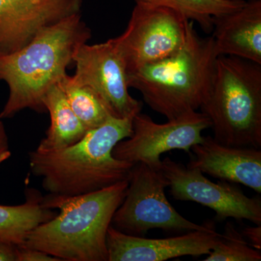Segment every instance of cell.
<instances>
[{"label": "cell", "instance_id": "1", "mask_svg": "<svg viewBox=\"0 0 261 261\" xmlns=\"http://www.w3.org/2000/svg\"><path fill=\"white\" fill-rule=\"evenodd\" d=\"M133 118L111 117L64 148L36 149L29 154L31 172L42 178L49 195L65 197L85 195L128 181L135 164L116 159L113 149L132 135Z\"/></svg>", "mask_w": 261, "mask_h": 261}, {"label": "cell", "instance_id": "2", "mask_svg": "<svg viewBox=\"0 0 261 261\" xmlns=\"http://www.w3.org/2000/svg\"><path fill=\"white\" fill-rule=\"evenodd\" d=\"M128 186L126 180L85 195L43 197L44 207L59 214L33 229L23 247L61 260L108 261V228Z\"/></svg>", "mask_w": 261, "mask_h": 261}, {"label": "cell", "instance_id": "3", "mask_svg": "<svg viewBox=\"0 0 261 261\" xmlns=\"http://www.w3.org/2000/svg\"><path fill=\"white\" fill-rule=\"evenodd\" d=\"M91 37L80 13L42 29L21 49L0 54V81L10 94L0 118H11L27 108L45 111L47 91L66 75L75 51Z\"/></svg>", "mask_w": 261, "mask_h": 261}, {"label": "cell", "instance_id": "4", "mask_svg": "<svg viewBox=\"0 0 261 261\" xmlns=\"http://www.w3.org/2000/svg\"><path fill=\"white\" fill-rule=\"evenodd\" d=\"M217 53L213 37H202L189 20L187 38L176 53L128 73V87L138 90L155 112L168 120L200 109L210 92Z\"/></svg>", "mask_w": 261, "mask_h": 261}, {"label": "cell", "instance_id": "5", "mask_svg": "<svg viewBox=\"0 0 261 261\" xmlns=\"http://www.w3.org/2000/svg\"><path fill=\"white\" fill-rule=\"evenodd\" d=\"M200 109L210 119L215 140L260 148L261 65L218 57L210 92Z\"/></svg>", "mask_w": 261, "mask_h": 261}, {"label": "cell", "instance_id": "6", "mask_svg": "<svg viewBox=\"0 0 261 261\" xmlns=\"http://www.w3.org/2000/svg\"><path fill=\"white\" fill-rule=\"evenodd\" d=\"M168 181L162 170L145 163L134 165L126 195L117 209L111 225L118 231L143 237L154 228L167 231H209L213 223L199 225L178 214L166 195Z\"/></svg>", "mask_w": 261, "mask_h": 261}, {"label": "cell", "instance_id": "7", "mask_svg": "<svg viewBox=\"0 0 261 261\" xmlns=\"http://www.w3.org/2000/svg\"><path fill=\"white\" fill-rule=\"evenodd\" d=\"M188 22L171 8L136 4L126 30L113 39L127 73L177 51L186 40Z\"/></svg>", "mask_w": 261, "mask_h": 261}, {"label": "cell", "instance_id": "8", "mask_svg": "<svg viewBox=\"0 0 261 261\" xmlns=\"http://www.w3.org/2000/svg\"><path fill=\"white\" fill-rule=\"evenodd\" d=\"M209 128L210 119L202 112L192 111L164 123H156L151 117L140 112L133 118L132 135L115 146L113 155L133 164L145 163L160 170L161 154L181 149L191 156V147L202 142V132Z\"/></svg>", "mask_w": 261, "mask_h": 261}, {"label": "cell", "instance_id": "9", "mask_svg": "<svg viewBox=\"0 0 261 261\" xmlns=\"http://www.w3.org/2000/svg\"><path fill=\"white\" fill-rule=\"evenodd\" d=\"M161 169L169 183L170 193L176 200L191 201L209 207L219 221L231 218L261 225L260 197H247L229 181H211L198 169L187 167L169 157L162 161Z\"/></svg>", "mask_w": 261, "mask_h": 261}, {"label": "cell", "instance_id": "10", "mask_svg": "<svg viewBox=\"0 0 261 261\" xmlns=\"http://www.w3.org/2000/svg\"><path fill=\"white\" fill-rule=\"evenodd\" d=\"M73 63V80L94 89L114 116L128 118L141 112L142 103L128 92L126 65L113 39L92 45L84 43L75 51Z\"/></svg>", "mask_w": 261, "mask_h": 261}, {"label": "cell", "instance_id": "11", "mask_svg": "<svg viewBox=\"0 0 261 261\" xmlns=\"http://www.w3.org/2000/svg\"><path fill=\"white\" fill-rule=\"evenodd\" d=\"M82 0H0V54L23 47L42 29L80 13Z\"/></svg>", "mask_w": 261, "mask_h": 261}, {"label": "cell", "instance_id": "12", "mask_svg": "<svg viewBox=\"0 0 261 261\" xmlns=\"http://www.w3.org/2000/svg\"><path fill=\"white\" fill-rule=\"evenodd\" d=\"M221 236L215 228L173 238L147 239L121 232L111 225L107 233L108 261H163L208 255Z\"/></svg>", "mask_w": 261, "mask_h": 261}, {"label": "cell", "instance_id": "13", "mask_svg": "<svg viewBox=\"0 0 261 261\" xmlns=\"http://www.w3.org/2000/svg\"><path fill=\"white\" fill-rule=\"evenodd\" d=\"M191 152L187 167L261 193L260 148L225 145L207 136L192 146Z\"/></svg>", "mask_w": 261, "mask_h": 261}, {"label": "cell", "instance_id": "14", "mask_svg": "<svg viewBox=\"0 0 261 261\" xmlns=\"http://www.w3.org/2000/svg\"><path fill=\"white\" fill-rule=\"evenodd\" d=\"M218 56H233L261 65V0H249L240 9L214 18Z\"/></svg>", "mask_w": 261, "mask_h": 261}, {"label": "cell", "instance_id": "15", "mask_svg": "<svg viewBox=\"0 0 261 261\" xmlns=\"http://www.w3.org/2000/svg\"><path fill=\"white\" fill-rule=\"evenodd\" d=\"M43 103L50 114L51 124L37 149L64 148L78 142L88 132L73 112L58 84L47 91Z\"/></svg>", "mask_w": 261, "mask_h": 261}, {"label": "cell", "instance_id": "16", "mask_svg": "<svg viewBox=\"0 0 261 261\" xmlns=\"http://www.w3.org/2000/svg\"><path fill=\"white\" fill-rule=\"evenodd\" d=\"M42 199L37 192L30 191L21 205H0V242L23 247L33 229L56 216L44 207Z\"/></svg>", "mask_w": 261, "mask_h": 261}, {"label": "cell", "instance_id": "17", "mask_svg": "<svg viewBox=\"0 0 261 261\" xmlns=\"http://www.w3.org/2000/svg\"><path fill=\"white\" fill-rule=\"evenodd\" d=\"M58 85L64 92L73 112L87 130L102 126L111 117L114 116L107 103L89 86L77 83L67 74Z\"/></svg>", "mask_w": 261, "mask_h": 261}, {"label": "cell", "instance_id": "18", "mask_svg": "<svg viewBox=\"0 0 261 261\" xmlns=\"http://www.w3.org/2000/svg\"><path fill=\"white\" fill-rule=\"evenodd\" d=\"M136 4L155 5L171 8L187 20L200 25L206 34L214 29V18L240 9L245 1L224 0H134Z\"/></svg>", "mask_w": 261, "mask_h": 261}, {"label": "cell", "instance_id": "19", "mask_svg": "<svg viewBox=\"0 0 261 261\" xmlns=\"http://www.w3.org/2000/svg\"><path fill=\"white\" fill-rule=\"evenodd\" d=\"M204 261H260V250L249 245L243 233L231 222H227L224 232Z\"/></svg>", "mask_w": 261, "mask_h": 261}, {"label": "cell", "instance_id": "20", "mask_svg": "<svg viewBox=\"0 0 261 261\" xmlns=\"http://www.w3.org/2000/svg\"><path fill=\"white\" fill-rule=\"evenodd\" d=\"M17 261H61L59 258L51 256L46 252L29 248L27 247H18Z\"/></svg>", "mask_w": 261, "mask_h": 261}, {"label": "cell", "instance_id": "21", "mask_svg": "<svg viewBox=\"0 0 261 261\" xmlns=\"http://www.w3.org/2000/svg\"><path fill=\"white\" fill-rule=\"evenodd\" d=\"M242 233L247 241L250 242L253 248L261 250V225L247 226L244 228Z\"/></svg>", "mask_w": 261, "mask_h": 261}, {"label": "cell", "instance_id": "22", "mask_svg": "<svg viewBox=\"0 0 261 261\" xmlns=\"http://www.w3.org/2000/svg\"><path fill=\"white\" fill-rule=\"evenodd\" d=\"M11 156L8 136L5 132V126L0 118V167L2 164L9 159Z\"/></svg>", "mask_w": 261, "mask_h": 261}, {"label": "cell", "instance_id": "23", "mask_svg": "<svg viewBox=\"0 0 261 261\" xmlns=\"http://www.w3.org/2000/svg\"><path fill=\"white\" fill-rule=\"evenodd\" d=\"M18 247L0 242V261H17Z\"/></svg>", "mask_w": 261, "mask_h": 261}, {"label": "cell", "instance_id": "24", "mask_svg": "<svg viewBox=\"0 0 261 261\" xmlns=\"http://www.w3.org/2000/svg\"><path fill=\"white\" fill-rule=\"evenodd\" d=\"M224 1H227V2H240V1H245V0H224Z\"/></svg>", "mask_w": 261, "mask_h": 261}, {"label": "cell", "instance_id": "25", "mask_svg": "<svg viewBox=\"0 0 261 261\" xmlns=\"http://www.w3.org/2000/svg\"><path fill=\"white\" fill-rule=\"evenodd\" d=\"M38 1H39V0H38Z\"/></svg>", "mask_w": 261, "mask_h": 261}]
</instances>
